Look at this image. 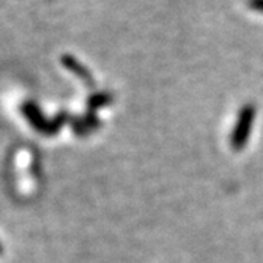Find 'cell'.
I'll list each match as a JSON object with an SVG mask.
<instances>
[{
  "label": "cell",
  "instance_id": "1",
  "mask_svg": "<svg viewBox=\"0 0 263 263\" xmlns=\"http://www.w3.org/2000/svg\"><path fill=\"white\" fill-rule=\"evenodd\" d=\"M22 113L28 119L29 124L35 129V130L46 133V135H54L60 130V127L70 120L67 113H59L54 117V120H47L43 113L40 111L37 105L34 103H25L22 107Z\"/></svg>",
  "mask_w": 263,
  "mask_h": 263
},
{
  "label": "cell",
  "instance_id": "2",
  "mask_svg": "<svg viewBox=\"0 0 263 263\" xmlns=\"http://www.w3.org/2000/svg\"><path fill=\"white\" fill-rule=\"evenodd\" d=\"M254 117H256V108L253 104H246L241 107L231 135V146L234 151H241L246 146L250 136V130L253 127Z\"/></svg>",
  "mask_w": 263,
  "mask_h": 263
},
{
  "label": "cell",
  "instance_id": "3",
  "mask_svg": "<svg viewBox=\"0 0 263 263\" xmlns=\"http://www.w3.org/2000/svg\"><path fill=\"white\" fill-rule=\"evenodd\" d=\"M62 65L65 66L69 72H72V73L78 76L79 79H82L85 84H94V78H92L91 70H89L88 67H85L76 57L70 56V54H65V56L62 57Z\"/></svg>",
  "mask_w": 263,
  "mask_h": 263
},
{
  "label": "cell",
  "instance_id": "4",
  "mask_svg": "<svg viewBox=\"0 0 263 263\" xmlns=\"http://www.w3.org/2000/svg\"><path fill=\"white\" fill-rule=\"evenodd\" d=\"M111 103H113V95H110L108 92H95V94L88 97L86 105H88L89 111L95 113L97 110H100V108H103V107Z\"/></svg>",
  "mask_w": 263,
  "mask_h": 263
},
{
  "label": "cell",
  "instance_id": "5",
  "mask_svg": "<svg viewBox=\"0 0 263 263\" xmlns=\"http://www.w3.org/2000/svg\"><path fill=\"white\" fill-rule=\"evenodd\" d=\"M70 126H72V130L75 132L78 136H81V138H84V136L91 133L89 129L86 127L84 119H72V120H70Z\"/></svg>",
  "mask_w": 263,
  "mask_h": 263
},
{
  "label": "cell",
  "instance_id": "6",
  "mask_svg": "<svg viewBox=\"0 0 263 263\" xmlns=\"http://www.w3.org/2000/svg\"><path fill=\"white\" fill-rule=\"evenodd\" d=\"M84 122L86 124V127L89 129V132L97 130L98 127H101V120L98 119V116L94 111H88V113L85 114Z\"/></svg>",
  "mask_w": 263,
  "mask_h": 263
},
{
  "label": "cell",
  "instance_id": "7",
  "mask_svg": "<svg viewBox=\"0 0 263 263\" xmlns=\"http://www.w3.org/2000/svg\"><path fill=\"white\" fill-rule=\"evenodd\" d=\"M249 8L256 12H260L263 13V0H249Z\"/></svg>",
  "mask_w": 263,
  "mask_h": 263
},
{
  "label": "cell",
  "instance_id": "8",
  "mask_svg": "<svg viewBox=\"0 0 263 263\" xmlns=\"http://www.w3.org/2000/svg\"><path fill=\"white\" fill-rule=\"evenodd\" d=\"M0 250H2V247H0Z\"/></svg>",
  "mask_w": 263,
  "mask_h": 263
}]
</instances>
